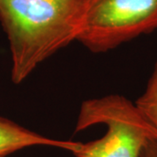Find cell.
Segmentation results:
<instances>
[{
    "mask_svg": "<svg viewBox=\"0 0 157 157\" xmlns=\"http://www.w3.org/2000/svg\"><path fill=\"white\" fill-rule=\"evenodd\" d=\"M141 157H157V139L148 141L143 149Z\"/></svg>",
    "mask_w": 157,
    "mask_h": 157,
    "instance_id": "6",
    "label": "cell"
},
{
    "mask_svg": "<svg viewBox=\"0 0 157 157\" xmlns=\"http://www.w3.org/2000/svg\"><path fill=\"white\" fill-rule=\"evenodd\" d=\"M103 124L107 132L100 139L80 142L74 157H141L157 132L135 102L120 94L85 101L79 108L74 132Z\"/></svg>",
    "mask_w": 157,
    "mask_h": 157,
    "instance_id": "2",
    "label": "cell"
},
{
    "mask_svg": "<svg viewBox=\"0 0 157 157\" xmlns=\"http://www.w3.org/2000/svg\"><path fill=\"white\" fill-rule=\"evenodd\" d=\"M79 144L78 141L45 137L0 116V157H6L24 148L37 146L52 147L73 153Z\"/></svg>",
    "mask_w": 157,
    "mask_h": 157,
    "instance_id": "4",
    "label": "cell"
},
{
    "mask_svg": "<svg viewBox=\"0 0 157 157\" xmlns=\"http://www.w3.org/2000/svg\"><path fill=\"white\" fill-rule=\"evenodd\" d=\"M135 104L157 132V60L145 90L136 100Z\"/></svg>",
    "mask_w": 157,
    "mask_h": 157,
    "instance_id": "5",
    "label": "cell"
},
{
    "mask_svg": "<svg viewBox=\"0 0 157 157\" xmlns=\"http://www.w3.org/2000/svg\"><path fill=\"white\" fill-rule=\"evenodd\" d=\"M157 30V0H84L77 41L94 53Z\"/></svg>",
    "mask_w": 157,
    "mask_h": 157,
    "instance_id": "3",
    "label": "cell"
},
{
    "mask_svg": "<svg viewBox=\"0 0 157 157\" xmlns=\"http://www.w3.org/2000/svg\"><path fill=\"white\" fill-rule=\"evenodd\" d=\"M84 0H0V22L18 85L41 63L78 39Z\"/></svg>",
    "mask_w": 157,
    "mask_h": 157,
    "instance_id": "1",
    "label": "cell"
}]
</instances>
